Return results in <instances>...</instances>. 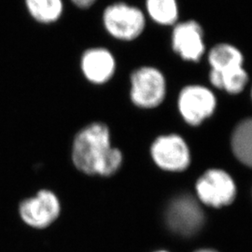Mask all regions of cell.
<instances>
[{
    "instance_id": "cell-11",
    "label": "cell",
    "mask_w": 252,
    "mask_h": 252,
    "mask_svg": "<svg viewBox=\"0 0 252 252\" xmlns=\"http://www.w3.org/2000/svg\"><path fill=\"white\" fill-rule=\"evenodd\" d=\"M151 154L154 162L165 171H184L190 163L188 145L175 134L157 137L152 145Z\"/></svg>"
},
{
    "instance_id": "cell-1",
    "label": "cell",
    "mask_w": 252,
    "mask_h": 252,
    "mask_svg": "<svg viewBox=\"0 0 252 252\" xmlns=\"http://www.w3.org/2000/svg\"><path fill=\"white\" fill-rule=\"evenodd\" d=\"M72 161L75 167L89 176L109 177L122 166V152L113 148L108 126L93 123L75 135L72 144Z\"/></svg>"
},
{
    "instance_id": "cell-2",
    "label": "cell",
    "mask_w": 252,
    "mask_h": 252,
    "mask_svg": "<svg viewBox=\"0 0 252 252\" xmlns=\"http://www.w3.org/2000/svg\"><path fill=\"white\" fill-rule=\"evenodd\" d=\"M206 59L209 65V81L218 89L238 94L249 82L242 49L230 41H219L207 49Z\"/></svg>"
},
{
    "instance_id": "cell-16",
    "label": "cell",
    "mask_w": 252,
    "mask_h": 252,
    "mask_svg": "<svg viewBox=\"0 0 252 252\" xmlns=\"http://www.w3.org/2000/svg\"><path fill=\"white\" fill-rule=\"evenodd\" d=\"M195 252H217L216 251H213V250H200Z\"/></svg>"
},
{
    "instance_id": "cell-6",
    "label": "cell",
    "mask_w": 252,
    "mask_h": 252,
    "mask_svg": "<svg viewBox=\"0 0 252 252\" xmlns=\"http://www.w3.org/2000/svg\"><path fill=\"white\" fill-rule=\"evenodd\" d=\"M78 63L82 76L87 81L101 85L114 77L117 71L118 57L108 46H89L81 52Z\"/></svg>"
},
{
    "instance_id": "cell-17",
    "label": "cell",
    "mask_w": 252,
    "mask_h": 252,
    "mask_svg": "<svg viewBox=\"0 0 252 252\" xmlns=\"http://www.w3.org/2000/svg\"><path fill=\"white\" fill-rule=\"evenodd\" d=\"M165 252V251H159V252Z\"/></svg>"
},
{
    "instance_id": "cell-7",
    "label": "cell",
    "mask_w": 252,
    "mask_h": 252,
    "mask_svg": "<svg viewBox=\"0 0 252 252\" xmlns=\"http://www.w3.org/2000/svg\"><path fill=\"white\" fill-rule=\"evenodd\" d=\"M195 189L203 204L218 208L232 204L236 195L233 178L224 170L216 168L207 170L199 178Z\"/></svg>"
},
{
    "instance_id": "cell-18",
    "label": "cell",
    "mask_w": 252,
    "mask_h": 252,
    "mask_svg": "<svg viewBox=\"0 0 252 252\" xmlns=\"http://www.w3.org/2000/svg\"></svg>"
},
{
    "instance_id": "cell-4",
    "label": "cell",
    "mask_w": 252,
    "mask_h": 252,
    "mask_svg": "<svg viewBox=\"0 0 252 252\" xmlns=\"http://www.w3.org/2000/svg\"><path fill=\"white\" fill-rule=\"evenodd\" d=\"M168 43L172 52L188 63H200L208 49L204 27L194 18L181 19L169 28Z\"/></svg>"
},
{
    "instance_id": "cell-5",
    "label": "cell",
    "mask_w": 252,
    "mask_h": 252,
    "mask_svg": "<svg viewBox=\"0 0 252 252\" xmlns=\"http://www.w3.org/2000/svg\"><path fill=\"white\" fill-rule=\"evenodd\" d=\"M131 99L135 106L153 108L162 103L166 92L163 73L153 65H140L130 75Z\"/></svg>"
},
{
    "instance_id": "cell-9",
    "label": "cell",
    "mask_w": 252,
    "mask_h": 252,
    "mask_svg": "<svg viewBox=\"0 0 252 252\" xmlns=\"http://www.w3.org/2000/svg\"><path fill=\"white\" fill-rule=\"evenodd\" d=\"M165 218L172 231L183 236L196 234L205 220L204 212L198 202L187 194L172 200L167 207Z\"/></svg>"
},
{
    "instance_id": "cell-15",
    "label": "cell",
    "mask_w": 252,
    "mask_h": 252,
    "mask_svg": "<svg viewBox=\"0 0 252 252\" xmlns=\"http://www.w3.org/2000/svg\"><path fill=\"white\" fill-rule=\"evenodd\" d=\"M68 5L79 10H88L94 8L98 0H65Z\"/></svg>"
},
{
    "instance_id": "cell-14",
    "label": "cell",
    "mask_w": 252,
    "mask_h": 252,
    "mask_svg": "<svg viewBox=\"0 0 252 252\" xmlns=\"http://www.w3.org/2000/svg\"><path fill=\"white\" fill-rule=\"evenodd\" d=\"M231 146L237 160L252 168V118H247L235 126Z\"/></svg>"
},
{
    "instance_id": "cell-10",
    "label": "cell",
    "mask_w": 252,
    "mask_h": 252,
    "mask_svg": "<svg viewBox=\"0 0 252 252\" xmlns=\"http://www.w3.org/2000/svg\"><path fill=\"white\" fill-rule=\"evenodd\" d=\"M214 94L203 85H188L180 92L178 106L184 121L197 126L210 117L216 108Z\"/></svg>"
},
{
    "instance_id": "cell-8",
    "label": "cell",
    "mask_w": 252,
    "mask_h": 252,
    "mask_svg": "<svg viewBox=\"0 0 252 252\" xmlns=\"http://www.w3.org/2000/svg\"><path fill=\"white\" fill-rule=\"evenodd\" d=\"M19 213L22 220L29 227L45 229L60 216L61 203L54 191L40 189L35 196L20 204Z\"/></svg>"
},
{
    "instance_id": "cell-3",
    "label": "cell",
    "mask_w": 252,
    "mask_h": 252,
    "mask_svg": "<svg viewBox=\"0 0 252 252\" xmlns=\"http://www.w3.org/2000/svg\"><path fill=\"white\" fill-rule=\"evenodd\" d=\"M100 24L109 39L129 44L143 36L149 21L142 7L125 0H116L103 7Z\"/></svg>"
},
{
    "instance_id": "cell-12",
    "label": "cell",
    "mask_w": 252,
    "mask_h": 252,
    "mask_svg": "<svg viewBox=\"0 0 252 252\" xmlns=\"http://www.w3.org/2000/svg\"><path fill=\"white\" fill-rule=\"evenodd\" d=\"M29 19L40 27H52L63 18L66 9L65 0H23Z\"/></svg>"
},
{
    "instance_id": "cell-13",
    "label": "cell",
    "mask_w": 252,
    "mask_h": 252,
    "mask_svg": "<svg viewBox=\"0 0 252 252\" xmlns=\"http://www.w3.org/2000/svg\"><path fill=\"white\" fill-rule=\"evenodd\" d=\"M142 8L155 27L169 29L181 19L180 0H143Z\"/></svg>"
}]
</instances>
